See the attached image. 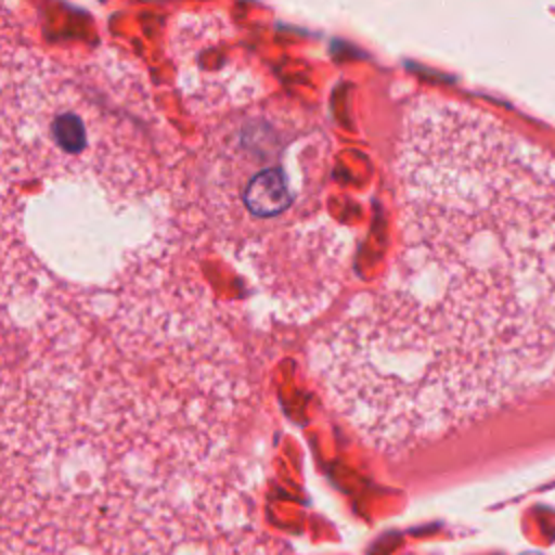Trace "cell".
<instances>
[{"label":"cell","instance_id":"6da1fadb","mask_svg":"<svg viewBox=\"0 0 555 555\" xmlns=\"http://www.w3.org/2000/svg\"><path fill=\"white\" fill-rule=\"evenodd\" d=\"M392 189L390 264L325 314L306 360L349 431L405 453L555 388V150L423 93Z\"/></svg>","mask_w":555,"mask_h":555}]
</instances>
